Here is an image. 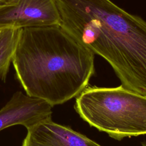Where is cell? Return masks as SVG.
<instances>
[{
  "label": "cell",
  "mask_w": 146,
  "mask_h": 146,
  "mask_svg": "<svg viewBox=\"0 0 146 146\" xmlns=\"http://www.w3.org/2000/svg\"><path fill=\"white\" fill-rule=\"evenodd\" d=\"M60 26L103 58L124 88L146 96V21L111 0H55Z\"/></svg>",
  "instance_id": "1"
},
{
  "label": "cell",
  "mask_w": 146,
  "mask_h": 146,
  "mask_svg": "<svg viewBox=\"0 0 146 146\" xmlns=\"http://www.w3.org/2000/svg\"><path fill=\"white\" fill-rule=\"evenodd\" d=\"M94 55L59 25L27 27L20 30L12 63L26 94L53 107L88 86Z\"/></svg>",
  "instance_id": "2"
},
{
  "label": "cell",
  "mask_w": 146,
  "mask_h": 146,
  "mask_svg": "<svg viewBox=\"0 0 146 146\" xmlns=\"http://www.w3.org/2000/svg\"><path fill=\"white\" fill-rule=\"evenodd\" d=\"M74 108L91 127L115 140L146 135V96L121 85H88L76 97Z\"/></svg>",
  "instance_id": "3"
},
{
  "label": "cell",
  "mask_w": 146,
  "mask_h": 146,
  "mask_svg": "<svg viewBox=\"0 0 146 146\" xmlns=\"http://www.w3.org/2000/svg\"><path fill=\"white\" fill-rule=\"evenodd\" d=\"M55 0H10L0 7V29L60 26Z\"/></svg>",
  "instance_id": "4"
},
{
  "label": "cell",
  "mask_w": 146,
  "mask_h": 146,
  "mask_svg": "<svg viewBox=\"0 0 146 146\" xmlns=\"http://www.w3.org/2000/svg\"><path fill=\"white\" fill-rule=\"evenodd\" d=\"M52 107L46 102L16 92L0 110V131L22 125L26 129L42 120L51 119Z\"/></svg>",
  "instance_id": "5"
},
{
  "label": "cell",
  "mask_w": 146,
  "mask_h": 146,
  "mask_svg": "<svg viewBox=\"0 0 146 146\" xmlns=\"http://www.w3.org/2000/svg\"><path fill=\"white\" fill-rule=\"evenodd\" d=\"M22 146H102L68 126L42 120L27 129Z\"/></svg>",
  "instance_id": "6"
},
{
  "label": "cell",
  "mask_w": 146,
  "mask_h": 146,
  "mask_svg": "<svg viewBox=\"0 0 146 146\" xmlns=\"http://www.w3.org/2000/svg\"><path fill=\"white\" fill-rule=\"evenodd\" d=\"M20 29L0 30V79L5 80L19 39Z\"/></svg>",
  "instance_id": "7"
},
{
  "label": "cell",
  "mask_w": 146,
  "mask_h": 146,
  "mask_svg": "<svg viewBox=\"0 0 146 146\" xmlns=\"http://www.w3.org/2000/svg\"><path fill=\"white\" fill-rule=\"evenodd\" d=\"M10 1V0H0V7L3 6L4 5H5L6 3H7Z\"/></svg>",
  "instance_id": "8"
},
{
  "label": "cell",
  "mask_w": 146,
  "mask_h": 146,
  "mask_svg": "<svg viewBox=\"0 0 146 146\" xmlns=\"http://www.w3.org/2000/svg\"><path fill=\"white\" fill-rule=\"evenodd\" d=\"M142 146H146V141L142 143Z\"/></svg>",
  "instance_id": "9"
},
{
  "label": "cell",
  "mask_w": 146,
  "mask_h": 146,
  "mask_svg": "<svg viewBox=\"0 0 146 146\" xmlns=\"http://www.w3.org/2000/svg\"><path fill=\"white\" fill-rule=\"evenodd\" d=\"M0 30H1V29H0Z\"/></svg>",
  "instance_id": "10"
}]
</instances>
